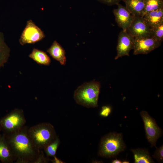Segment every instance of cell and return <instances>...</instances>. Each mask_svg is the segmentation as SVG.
Returning a JSON list of instances; mask_svg holds the SVG:
<instances>
[{
  "mask_svg": "<svg viewBox=\"0 0 163 163\" xmlns=\"http://www.w3.org/2000/svg\"><path fill=\"white\" fill-rule=\"evenodd\" d=\"M126 147L121 133H110L101 138L98 155L106 158H113L123 151Z\"/></svg>",
  "mask_w": 163,
  "mask_h": 163,
  "instance_id": "obj_3",
  "label": "cell"
},
{
  "mask_svg": "<svg viewBox=\"0 0 163 163\" xmlns=\"http://www.w3.org/2000/svg\"><path fill=\"white\" fill-rule=\"evenodd\" d=\"M45 37L44 32L36 25L33 21H27L25 27L21 34L19 42L23 46L27 44H34Z\"/></svg>",
  "mask_w": 163,
  "mask_h": 163,
  "instance_id": "obj_7",
  "label": "cell"
},
{
  "mask_svg": "<svg viewBox=\"0 0 163 163\" xmlns=\"http://www.w3.org/2000/svg\"><path fill=\"white\" fill-rule=\"evenodd\" d=\"M126 8L134 17H142L143 15L144 0H122Z\"/></svg>",
  "mask_w": 163,
  "mask_h": 163,
  "instance_id": "obj_14",
  "label": "cell"
},
{
  "mask_svg": "<svg viewBox=\"0 0 163 163\" xmlns=\"http://www.w3.org/2000/svg\"><path fill=\"white\" fill-rule=\"evenodd\" d=\"M24 126L14 132L5 134L6 139L17 158L16 163H35L40 150L36 145Z\"/></svg>",
  "mask_w": 163,
  "mask_h": 163,
  "instance_id": "obj_1",
  "label": "cell"
},
{
  "mask_svg": "<svg viewBox=\"0 0 163 163\" xmlns=\"http://www.w3.org/2000/svg\"><path fill=\"white\" fill-rule=\"evenodd\" d=\"M60 143V139L59 136H57L54 140L47 145L43 149L48 157H53L56 156V152Z\"/></svg>",
  "mask_w": 163,
  "mask_h": 163,
  "instance_id": "obj_20",
  "label": "cell"
},
{
  "mask_svg": "<svg viewBox=\"0 0 163 163\" xmlns=\"http://www.w3.org/2000/svg\"><path fill=\"white\" fill-rule=\"evenodd\" d=\"M122 163H129V162L128 161H123V162H122Z\"/></svg>",
  "mask_w": 163,
  "mask_h": 163,
  "instance_id": "obj_28",
  "label": "cell"
},
{
  "mask_svg": "<svg viewBox=\"0 0 163 163\" xmlns=\"http://www.w3.org/2000/svg\"><path fill=\"white\" fill-rule=\"evenodd\" d=\"M142 17L150 28L158 26L163 24V8L149 12Z\"/></svg>",
  "mask_w": 163,
  "mask_h": 163,
  "instance_id": "obj_13",
  "label": "cell"
},
{
  "mask_svg": "<svg viewBox=\"0 0 163 163\" xmlns=\"http://www.w3.org/2000/svg\"><path fill=\"white\" fill-rule=\"evenodd\" d=\"M131 150L134 155V163H152L154 162L147 149L138 148L135 149H132Z\"/></svg>",
  "mask_w": 163,
  "mask_h": 163,
  "instance_id": "obj_16",
  "label": "cell"
},
{
  "mask_svg": "<svg viewBox=\"0 0 163 163\" xmlns=\"http://www.w3.org/2000/svg\"><path fill=\"white\" fill-rule=\"evenodd\" d=\"M144 4L143 16L151 11L163 8V0H144Z\"/></svg>",
  "mask_w": 163,
  "mask_h": 163,
  "instance_id": "obj_19",
  "label": "cell"
},
{
  "mask_svg": "<svg viewBox=\"0 0 163 163\" xmlns=\"http://www.w3.org/2000/svg\"><path fill=\"white\" fill-rule=\"evenodd\" d=\"M28 133L37 147L43 149L57 136L53 126L49 123H39L28 128Z\"/></svg>",
  "mask_w": 163,
  "mask_h": 163,
  "instance_id": "obj_4",
  "label": "cell"
},
{
  "mask_svg": "<svg viewBox=\"0 0 163 163\" xmlns=\"http://www.w3.org/2000/svg\"><path fill=\"white\" fill-rule=\"evenodd\" d=\"M161 43L151 37H134L133 54H147L159 47Z\"/></svg>",
  "mask_w": 163,
  "mask_h": 163,
  "instance_id": "obj_8",
  "label": "cell"
},
{
  "mask_svg": "<svg viewBox=\"0 0 163 163\" xmlns=\"http://www.w3.org/2000/svg\"><path fill=\"white\" fill-rule=\"evenodd\" d=\"M112 163H122L121 161L119 160L115 159L112 161Z\"/></svg>",
  "mask_w": 163,
  "mask_h": 163,
  "instance_id": "obj_27",
  "label": "cell"
},
{
  "mask_svg": "<svg viewBox=\"0 0 163 163\" xmlns=\"http://www.w3.org/2000/svg\"><path fill=\"white\" fill-rule=\"evenodd\" d=\"M26 123L23 110L15 109L0 119V132L5 134L14 132L25 126Z\"/></svg>",
  "mask_w": 163,
  "mask_h": 163,
  "instance_id": "obj_5",
  "label": "cell"
},
{
  "mask_svg": "<svg viewBox=\"0 0 163 163\" xmlns=\"http://www.w3.org/2000/svg\"><path fill=\"white\" fill-rule=\"evenodd\" d=\"M47 52L54 59L62 65H65L66 62L65 52L62 47L56 41H54Z\"/></svg>",
  "mask_w": 163,
  "mask_h": 163,
  "instance_id": "obj_15",
  "label": "cell"
},
{
  "mask_svg": "<svg viewBox=\"0 0 163 163\" xmlns=\"http://www.w3.org/2000/svg\"><path fill=\"white\" fill-rule=\"evenodd\" d=\"M150 37L161 43L163 40V24L151 28Z\"/></svg>",
  "mask_w": 163,
  "mask_h": 163,
  "instance_id": "obj_21",
  "label": "cell"
},
{
  "mask_svg": "<svg viewBox=\"0 0 163 163\" xmlns=\"http://www.w3.org/2000/svg\"><path fill=\"white\" fill-rule=\"evenodd\" d=\"M29 57L39 64L48 66L51 63V59L46 53L36 48L33 49Z\"/></svg>",
  "mask_w": 163,
  "mask_h": 163,
  "instance_id": "obj_17",
  "label": "cell"
},
{
  "mask_svg": "<svg viewBox=\"0 0 163 163\" xmlns=\"http://www.w3.org/2000/svg\"><path fill=\"white\" fill-rule=\"evenodd\" d=\"M99 2L107 5L117 4L120 0H97Z\"/></svg>",
  "mask_w": 163,
  "mask_h": 163,
  "instance_id": "obj_25",
  "label": "cell"
},
{
  "mask_svg": "<svg viewBox=\"0 0 163 163\" xmlns=\"http://www.w3.org/2000/svg\"><path fill=\"white\" fill-rule=\"evenodd\" d=\"M16 160L6 139L5 133L0 134V160L3 163H12Z\"/></svg>",
  "mask_w": 163,
  "mask_h": 163,
  "instance_id": "obj_12",
  "label": "cell"
},
{
  "mask_svg": "<svg viewBox=\"0 0 163 163\" xmlns=\"http://www.w3.org/2000/svg\"><path fill=\"white\" fill-rule=\"evenodd\" d=\"M126 31L134 37H150L151 28L142 17H134Z\"/></svg>",
  "mask_w": 163,
  "mask_h": 163,
  "instance_id": "obj_10",
  "label": "cell"
},
{
  "mask_svg": "<svg viewBox=\"0 0 163 163\" xmlns=\"http://www.w3.org/2000/svg\"><path fill=\"white\" fill-rule=\"evenodd\" d=\"M100 86V83L94 81L84 83L75 91L74 99L78 104L87 108L97 107Z\"/></svg>",
  "mask_w": 163,
  "mask_h": 163,
  "instance_id": "obj_2",
  "label": "cell"
},
{
  "mask_svg": "<svg viewBox=\"0 0 163 163\" xmlns=\"http://www.w3.org/2000/svg\"><path fill=\"white\" fill-rule=\"evenodd\" d=\"M111 111V108L109 107L103 106L102 107V109L100 113L101 116L107 117L110 113Z\"/></svg>",
  "mask_w": 163,
  "mask_h": 163,
  "instance_id": "obj_24",
  "label": "cell"
},
{
  "mask_svg": "<svg viewBox=\"0 0 163 163\" xmlns=\"http://www.w3.org/2000/svg\"><path fill=\"white\" fill-rule=\"evenodd\" d=\"M50 159L48 157H46L45 156L43 152L40 150L39 156L35 163H48L50 161Z\"/></svg>",
  "mask_w": 163,
  "mask_h": 163,
  "instance_id": "obj_23",
  "label": "cell"
},
{
  "mask_svg": "<svg viewBox=\"0 0 163 163\" xmlns=\"http://www.w3.org/2000/svg\"><path fill=\"white\" fill-rule=\"evenodd\" d=\"M10 52V48L5 42L3 33L0 32V68L7 62Z\"/></svg>",
  "mask_w": 163,
  "mask_h": 163,
  "instance_id": "obj_18",
  "label": "cell"
},
{
  "mask_svg": "<svg viewBox=\"0 0 163 163\" xmlns=\"http://www.w3.org/2000/svg\"><path fill=\"white\" fill-rule=\"evenodd\" d=\"M53 158L52 159H50V161L53 163H65L64 161H62L61 159L58 158L56 156H53Z\"/></svg>",
  "mask_w": 163,
  "mask_h": 163,
  "instance_id": "obj_26",
  "label": "cell"
},
{
  "mask_svg": "<svg viewBox=\"0 0 163 163\" xmlns=\"http://www.w3.org/2000/svg\"><path fill=\"white\" fill-rule=\"evenodd\" d=\"M163 145L157 148L152 157L159 162H163Z\"/></svg>",
  "mask_w": 163,
  "mask_h": 163,
  "instance_id": "obj_22",
  "label": "cell"
},
{
  "mask_svg": "<svg viewBox=\"0 0 163 163\" xmlns=\"http://www.w3.org/2000/svg\"><path fill=\"white\" fill-rule=\"evenodd\" d=\"M117 8L113 10L116 21L118 26L123 30L126 31L130 26L134 17L128 11L125 7L120 4H117Z\"/></svg>",
  "mask_w": 163,
  "mask_h": 163,
  "instance_id": "obj_11",
  "label": "cell"
},
{
  "mask_svg": "<svg viewBox=\"0 0 163 163\" xmlns=\"http://www.w3.org/2000/svg\"><path fill=\"white\" fill-rule=\"evenodd\" d=\"M140 114L144 123L147 139L152 147H156L157 140L162 135V130L147 112L142 111Z\"/></svg>",
  "mask_w": 163,
  "mask_h": 163,
  "instance_id": "obj_6",
  "label": "cell"
},
{
  "mask_svg": "<svg viewBox=\"0 0 163 163\" xmlns=\"http://www.w3.org/2000/svg\"><path fill=\"white\" fill-rule=\"evenodd\" d=\"M134 39V37L126 31L122 30L120 33L117 47V53L115 59L124 56H129L130 51L133 48Z\"/></svg>",
  "mask_w": 163,
  "mask_h": 163,
  "instance_id": "obj_9",
  "label": "cell"
}]
</instances>
